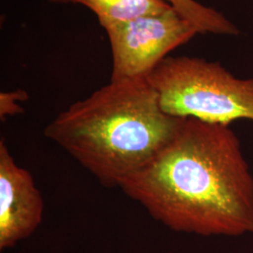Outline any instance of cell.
<instances>
[{"label":"cell","instance_id":"7","mask_svg":"<svg viewBox=\"0 0 253 253\" xmlns=\"http://www.w3.org/2000/svg\"><path fill=\"white\" fill-rule=\"evenodd\" d=\"M181 17L196 28L198 33L237 35L239 30L228 19L212 8L195 0H165Z\"/></svg>","mask_w":253,"mask_h":253},{"label":"cell","instance_id":"2","mask_svg":"<svg viewBox=\"0 0 253 253\" xmlns=\"http://www.w3.org/2000/svg\"><path fill=\"white\" fill-rule=\"evenodd\" d=\"M184 119L163 111L146 78L110 80L60 113L44 135L100 184L120 188L172 141Z\"/></svg>","mask_w":253,"mask_h":253},{"label":"cell","instance_id":"3","mask_svg":"<svg viewBox=\"0 0 253 253\" xmlns=\"http://www.w3.org/2000/svg\"><path fill=\"white\" fill-rule=\"evenodd\" d=\"M146 80L172 117L224 125L253 120V79L236 78L218 62L168 55Z\"/></svg>","mask_w":253,"mask_h":253},{"label":"cell","instance_id":"5","mask_svg":"<svg viewBox=\"0 0 253 253\" xmlns=\"http://www.w3.org/2000/svg\"><path fill=\"white\" fill-rule=\"evenodd\" d=\"M44 204L31 173L0 141V250L13 247L42 223Z\"/></svg>","mask_w":253,"mask_h":253},{"label":"cell","instance_id":"1","mask_svg":"<svg viewBox=\"0 0 253 253\" xmlns=\"http://www.w3.org/2000/svg\"><path fill=\"white\" fill-rule=\"evenodd\" d=\"M120 189L172 231L253 235V175L229 125L185 118L172 141Z\"/></svg>","mask_w":253,"mask_h":253},{"label":"cell","instance_id":"9","mask_svg":"<svg viewBox=\"0 0 253 253\" xmlns=\"http://www.w3.org/2000/svg\"><path fill=\"white\" fill-rule=\"evenodd\" d=\"M52 3H59V4H67V3H72V0H46Z\"/></svg>","mask_w":253,"mask_h":253},{"label":"cell","instance_id":"4","mask_svg":"<svg viewBox=\"0 0 253 253\" xmlns=\"http://www.w3.org/2000/svg\"><path fill=\"white\" fill-rule=\"evenodd\" d=\"M113 57L111 80L146 78L198 31L171 9L104 28Z\"/></svg>","mask_w":253,"mask_h":253},{"label":"cell","instance_id":"6","mask_svg":"<svg viewBox=\"0 0 253 253\" xmlns=\"http://www.w3.org/2000/svg\"><path fill=\"white\" fill-rule=\"evenodd\" d=\"M90 9L103 28L171 9L165 0H72Z\"/></svg>","mask_w":253,"mask_h":253},{"label":"cell","instance_id":"8","mask_svg":"<svg viewBox=\"0 0 253 253\" xmlns=\"http://www.w3.org/2000/svg\"><path fill=\"white\" fill-rule=\"evenodd\" d=\"M28 99L27 92L22 89L0 93V118L5 120L8 117L23 113L21 103Z\"/></svg>","mask_w":253,"mask_h":253}]
</instances>
